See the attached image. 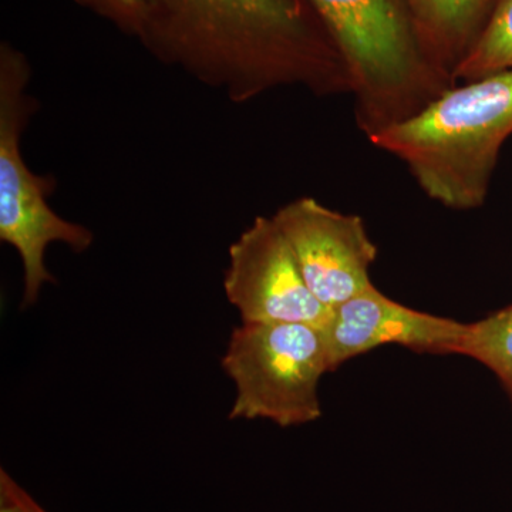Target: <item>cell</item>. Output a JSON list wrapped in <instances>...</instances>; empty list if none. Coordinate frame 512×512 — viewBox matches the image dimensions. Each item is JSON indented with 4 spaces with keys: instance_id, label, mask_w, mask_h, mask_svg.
I'll return each instance as SVG.
<instances>
[{
    "instance_id": "8992f818",
    "label": "cell",
    "mask_w": 512,
    "mask_h": 512,
    "mask_svg": "<svg viewBox=\"0 0 512 512\" xmlns=\"http://www.w3.org/2000/svg\"><path fill=\"white\" fill-rule=\"evenodd\" d=\"M272 218L291 247L306 285L326 308H335L373 285L370 269L379 249L359 215L301 197L282 205Z\"/></svg>"
},
{
    "instance_id": "9c48e42d",
    "label": "cell",
    "mask_w": 512,
    "mask_h": 512,
    "mask_svg": "<svg viewBox=\"0 0 512 512\" xmlns=\"http://www.w3.org/2000/svg\"><path fill=\"white\" fill-rule=\"evenodd\" d=\"M497 0H406L414 25L433 62L448 76L466 59Z\"/></svg>"
},
{
    "instance_id": "7c38bea8",
    "label": "cell",
    "mask_w": 512,
    "mask_h": 512,
    "mask_svg": "<svg viewBox=\"0 0 512 512\" xmlns=\"http://www.w3.org/2000/svg\"><path fill=\"white\" fill-rule=\"evenodd\" d=\"M77 6L106 20L124 35L140 39L146 20V0H73Z\"/></svg>"
},
{
    "instance_id": "8fae6325",
    "label": "cell",
    "mask_w": 512,
    "mask_h": 512,
    "mask_svg": "<svg viewBox=\"0 0 512 512\" xmlns=\"http://www.w3.org/2000/svg\"><path fill=\"white\" fill-rule=\"evenodd\" d=\"M505 70H512V0H497L487 25L454 77L456 82L466 83Z\"/></svg>"
},
{
    "instance_id": "5b68a950",
    "label": "cell",
    "mask_w": 512,
    "mask_h": 512,
    "mask_svg": "<svg viewBox=\"0 0 512 512\" xmlns=\"http://www.w3.org/2000/svg\"><path fill=\"white\" fill-rule=\"evenodd\" d=\"M221 366L235 386L229 420L289 429L322 417L319 383L330 367L318 326L242 323L232 330Z\"/></svg>"
},
{
    "instance_id": "3957f363",
    "label": "cell",
    "mask_w": 512,
    "mask_h": 512,
    "mask_svg": "<svg viewBox=\"0 0 512 512\" xmlns=\"http://www.w3.org/2000/svg\"><path fill=\"white\" fill-rule=\"evenodd\" d=\"M348 66L357 128L367 138L456 86L421 42L406 0H306Z\"/></svg>"
},
{
    "instance_id": "52a82bcc",
    "label": "cell",
    "mask_w": 512,
    "mask_h": 512,
    "mask_svg": "<svg viewBox=\"0 0 512 512\" xmlns=\"http://www.w3.org/2000/svg\"><path fill=\"white\" fill-rule=\"evenodd\" d=\"M222 285L242 323H306L322 328L330 315L306 285L272 217H256L232 242Z\"/></svg>"
},
{
    "instance_id": "4fadbf2b",
    "label": "cell",
    "mask_w": 512,
    "mask_h": 512,
    "mask_svg": "<svg viewBox=\"0 0 512 512\" xmlns=\"http://www.w3.org/2000/svg\"><path fill=\"white\" fill-rule=\"evenodd\" d=\"M0 512H47L15 480L5 468H0Z\"/></svg>"
},
{
    "instance_id": "ba28073f",
    "label": "cell",
    "mask_w": 512,
    "mask_h": 512,
    "mask_svg": "<svg viewBox=\"0 0 512 512\" xmlns=\"http://www.w3.org/2000/svg\"><path fill=\"white\" fill-rule=\"evenodd\" d=\"M468 323L416 311L393 301L375 285L330 309L322 326L330 372L353 357L386 345L421 355H460Z\"/></svg>"
},
{
    "instance_id": "30bf717a",
    "label": "cell",
    "mask_w": 512,
    "mask_h": 512,
    "mask_svg": "<svg viewBox=\"0 0 512 512\" xmlns=\"http://www.w3.org/2000/svg\"><path fill=\"white\" fill-rule=\"evenodd\" d=\"M461 356L490 369L512 403V303L485 318L468 323Z\"/></svg>"
},
{
    "instance_id": "6da1fadb",
    "label": "cell",
    "mask_w": 512,
    "mask_h": 512,
    "mask_svg": "<svg viewBox=\"0 0 512 512\" xmlns=\"http://www.w3.org/2000/svg\"><path fill=\"white\" fill-rule=\"evenodd\" d=\"M138 42L235 104L286 87L352 94L348 66L306 0H146Z\"/></svg>"
},
{
    "instance_id": "277c9868",
    "label": "cell",
    "mask_w": 512,
    "mask_h": 512,
    "mask_svg": "<svg viewBox=\"0 0 512 512\" xmlns=\"http://www.w3.org/2000/svg\"><path fill=\"white\" fill-rule=\"evenodd\" d=\"M28 56L10 42L0 45V241L15 249L23 266L22 308H30L47 284H56L45 262L46 249L63 244L76 254L89 251L92 229L66 220L47 198L56 180L30 170L22 154V136L37 100L29 93Z\"/></svg>"
},
{
    "instance_id": "7a4b0ae2",
    "label": "cell",
    "mask_w": 512,
    "mask_h": 512,
    "mask_svg": "<svg viewBox=\"0 0 512 512\" xmlns=\"http://www.w3.org/2000/svg\"><path fill=\"white\" fill-rule=\"evenodd\" d=\"M512 136V70L453 86L409 119L367 138L402 161L420 190L448 210L483 207Z\"/></svg>"
}]
</instances>
